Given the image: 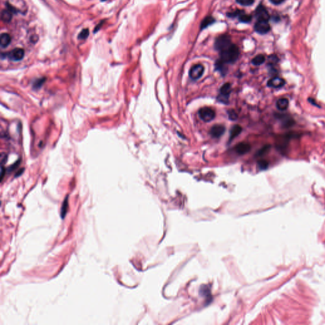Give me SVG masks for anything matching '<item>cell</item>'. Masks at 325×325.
I'll return each mask as SVG.
<instances>
[{
    "mask_svg": "<svg viewBox=\"0 0 325 325\" xmlns=\"http://www.w3.org/2000/svg\"><path fill=\"white\" fill-rule=\"evenodd\" d=\"M38 40V36L37 35H32V36L30 38V41L31 42L33 43H36Z\"/></svg>",
    "mask_w": 325,
    "mask_h": 325,
    "instance_id": "obj_26",
    "label": "cell"
},
{
    "mask_svg": "<svg viewBox=\"0 0 325 325\" xmlns=\"http://www.w3.org/2000/svg\"><path fill=\"white\" fill-rule=\"evenodd\" d=\"M242 131V128L239 125H235L232 128L230 132V137L229 140H232L234 138L238 137Z\"/></svg>",
    "mask_w": 325,
    "mask_h": 325,
    "instance_id": "obj_14",
    "label": "cell"
},
{
    "mask_svg": "<svg viewBox=\"0 0 325 325\" xmlns=\"http://www.w3.org/2000/svg\"><path fill=\"white\" fill-rule=\"evenodd\" d=\"M2 20L5 22H10L12 19V12L9 10H3L1 14Z\"/></svg>",
    "mask_w": 325,
    "mask_h": 325,
    "instance_id": "obj_15",
    "label": "cell"
},
{
    "mask_svg": "<svg viewBox=\"0 0 325 325\" xmlns=\"http://www.w3.org/2000/svg\"><path fill=\"white\" fill-rule=\"evenodd\" d=\"M228 116L231 120L234 121L238 118V115L234 110H230L228 111Z\"/></svg>",
    "mask_w": 325,
    "mask_h": 325,
    "instance_id": "obj_24",
    "label": "cell"
},
{
    "mask_svg": "<svg viewBox=\"0 0 325 325\" xmlns=\"http://www.w3.org/2000/svg\"><path fill=\"white\" fill-rule=\"evenodd\" d=\"M214 22H215V19L212 17H210V16L206 17L205 19H204V20L202 21V23L201 24V28L202 29H203L207 28V27L209 25L212 24Z\"/></svg>",
    "mask_w": 325,
    "mask_h": 325,
    "instance_id": "obj_16",
    "label": "cell"
},
{
    "mask_svg": "<svg viewBox=\"0 0 325 325\" xmlns=\"http://www.w3.org/2000/svg\"><path fill=\"white\" fill-rule=\"evenodd\" d=\"M224 64H225V63L220 60H219L217 62H216V64L215 65L216 66V69H217V70H219V71H220V72L222 74L225 73V67H224Z\"/></svg>",
    "mask_w": 325,
    "mask_h": 325,
    "instance_id": "obj_21",
    "label": "cell"
},
{
    "mask_svg": "<svg viewBox=\"0 0 325 325\" xmlns=\"http://www.w3.org/2000/svg\"><path fill=\"white\" fill-rule=\"evenodd\" d=\"M251 146L249 143L247 142H241L239 143L235 147V150L238 154L240 155H243L247 154L250 151Z\"/></svg>",
    "mask_w": 325,
    "mask_h": 325,
    "instance_id": "obj_11",
    "label": "cell"
},
{
    "mask_svg": "<svg viewBox=\"0 0 325 325\" xmlns=\"http://www.w3.org/2000/svg\"><path fill=\"white\" fill-rule=\"evenodd\" d=\"M205 68L201 64H196L193 66L189 71V76L193 79L200 78L204 73Z\"/></svg>",
    "mask_w": 325,
    "mask_h": 325,
    "instance_id": "obj_4",
    "label": "cell"
},
{
    "mask_svg": "<svg viewBox=\"0 0 325 325\" xmlns=\"http://www.w3.org/2000/svg\"><path fill=\"white\" fill-rule=\"evenodd\" d=\"M236 2L243 6H250L254 3V0H236Z\"/></svg>",
    "mask_w": 325,
    "mask_h": 325,
    "instance_id": "obj_23",
    "label": "cell"
},
{
    "mask_svg": "<svg viewBox=\"0 0 325 325\" xmlns=\"http://www.w3.org/2000/svg\"><path fill=\"white\" fill-rule=\"evenodd\" d=\"M255 15L258 21H267L269 19V15L266 9L262 5H259L256 9Z\"/></svg>",
    "mask_w": 325,
    "mask_h": 325,
    "instance_id": "obj_7",
    "label": "cell"
},
{
    "mask_svg": "<svg viewBox=\"0 0 325 325\" xmlns=\"http://www.w3.org/2000/svg\"><path fill=\"white\" fill-rule=\"evenodd\" d=\"M101 1H105V0H101Z\"/></svg>",
    "mask_w": 325,
    "mask_h": 325,
    "instance_id": "obj_30",
    "label": "cell"
},
{
    "mask_svg": "<svg viewBox=\"0 0 325 325\" xmlns=\"http://www.w3.org/2000/svg\"><path fill=\"white\" fill-rule=\"evenodd\" d=\"M231 43V39L228 35H220L215 41V48L216 50L222 52L229 48Z\"/></svg>",
    "mask_w": 325,
    "mask_h": 325,
    "instance_id": "obj_2",
    "label": "cell"
},
{
    "mask_svg": "<svg viewBox=\"0 0 325 325\" xmlns=\"http://www.w3.org/2000/svg\"><path fill=\"white\" fill-rule=\"evenodd\" d=\"M255 30L261 34H266L270 30V25L267 21H258L255 25Z\"/></svg>",
    "mask_w": 325,
    "mask_h": 325,
    "instance_id": "obj_5",
    "label": "cell"
},
{
    "mask_svg": "<svg viewBox=\"0 0 325 325\" xmlns=\"http://www.w3.org/2000/svg\"><path fill=\"white\" fill-rule=\"evenodd\" d=\"M198 114H199L200 118L205 122L212 121L215 117V111L208 107L201 108L200 111H198Z\"/></svg>",
    "mask_w": 325,
    "mask_h": 325,
    "instance_id": "obj_3",
    "label": "cell"
},
{
    "mask_svg": "<svg viewBox=\"0 0 325 325\" xmlns=\"http://www.w3.org/2000/svg\"><path fill=\"white\" fill-rule=\"evenodd\" d=\"M68 197H66L64 201L63 202L62 206L61 207V211H60V215L62 219H64L65 216L67 213V210H68Z\"/></svg>",
    "mask_w": 325,
    "mask_h": 325,
    "instance_id": "obj_18",
    "label": "cell"
},
{
    "mask_svg": "<svg viewBox=\"0 0 325 325\" xmlns=\"http://www.w3.org/2000/svg\"><path fill=\"white\" fill-rule=\"evenodd\" d=\"M231 92V85L230 83H225L220 89V97L222 102H226Z\"/></svg>",
    "mask_w": 325,
    "mask_h": 325,
    "instance_id": "obj_6",
    "label": "cell"
},
{
    "mask_svg": "<svg viewBox=\"0 0 325 325\" xmlns=\"http://www.w3.org/2000/svg\"><path fill=\"white\" fill-rule=\"evenodd\" d=\"M265 62V57L263 55H258L253 59L251 62L255 66H260Z\"/></svg>",
    "mask_w": 325,
    "mask_h": 325,
    "instance_id": "obj_17",
    "label": "cell"
},
{
    "mask_svg": "<svg viewBox=\"0 0 325 325\" xmlns=\"http://www.w3.org/2000/svg\"><path fill=\"white\" fill-rule=\"evenodd\" d=\"M225 131V126L222 124H216L213 126L210 130V135L214 138H219L224 133Z\"/></svg>",
    "mask_w": 325,
    "mask_h": 325,
    "instance_id": "obj_10",
    "label": "cell"
},
{
    "mask_svg": "<svg viewBox=\"0 0 325 325\" xmlns=\"http://www.w3.org/2000/svg\"><path fill=\"white\" fill-rule=\"evenodd\" d=\"M269 150V146H265L262 149H260V151L258 152V155L260 156L262 155L264 153L266 152Z\"/></svg>",
    "mask_w": 325,
    "mask_h": 325,
    "instance_id": "obj_27",
    "label": "cell"
},
{
    "mask_svg": "<svg viewBox=\"0 0 325 325\" xmlns=\"http://www.w3.org/2000/svg\"><path fill=\"white\" fill-rule=\"evenodd\" d=\"M11 60L14 61L21 60L24 57V50L21 48L13 49L8 55Z\"/></svg>",
    "mask_w": 325,
    "mask_h": 325,
    "instance_id": "obj_9",
    "label": "cell"
},
{
    "mask_svg": "<svg viewBox=\"0 0 325 325\" xmlns=\"http://www.w3.org/2000/svg\"><path fill=\"white\" fill-rule=\"evenodd\" d=\"M251 19V17L249 15H247L244 13L243 12H241V13L239 15V21L241 22H249Z\"/></svg>",
    "mask_w": 325,
    "mask_h": 325,
    "instance_id": "obj_19",
    "label": "cell"
},
{
    "mask_svg": "<svg viewBox=\"0 0 325 325\" xmlns=\"http://www.w3.org/2000/svg\"><path fill=\"white\" fill-rule=\"evenodd\" d=\"M11 43V37L8 33H3L0 37V45L2 48L7 47Z\"/></svg>",
    "mask_w": 325,
    "mask_h": 325,
    "instance_id": "obj_12",
    "label": "cell"
},
{
    "mask_svg": "<svg viewBox=\"0 0 325 325\" xmlns=\"http://www.w3.org/2000/svg\"><path fill=\"white\" fill-rule=\"evenodd\" d=\"M258 165L261 170H265L268 167V162L265 160H260L258 161Z\"/></svg>",
    "mask_w": 325,
    "mask_h": 325,
    "instance_id": "obj_25",
    "label": "cell"
},
{
    "mask_svg": "<svg viewBox=\"0 0 325 325\" xmlns=\"http://www.w3.org/2000/svg\"><path fill=\"white\" fill-rule=\"evenodd\" d=\"M44 81H45V78H40L37 80H36L35 82L33 83V88L36 89L40 88L43 85Z\"/></svg>",
    "mask_w": 325,
    "mask_h": 325,
    "instance_id": "obj_22",
    "label": "cell"
},
{
    "mask_svg": "<svg viewBox=\"0 0 325 325\" xmlns=\"http://www.w3.org/2000/svg\"><path fill=\"white\" fill-rule=\"evenodd\" d=\"M239 55L238 47L232 44L229 48L220 52V60L224 63H233L237 60Z\"/></svg>",
    "mask_w": 325,
    "mask_h": 325,
    "instance_id": "obj_1",
    "label": "cell"
},
{
    "mask_svg": "<svg viewBox=\"0 0 325 325\" xmlns=\"http://www.w3.org/2000/svg\"><path fill=\"white\" fill-rule=\"evenodd\" d=\"M289 101L286 98H281L276 102V107L279 110L285 111L288 107Z\"/></svg>",
    "mask_w": 325,
    "mask_h": 325,
    "instance_id": "obj_13",
    "label": "cell"
},
{
    "mask_svg": "<svg viewBox=\"0 0 325 325\" xmlns=\"http://www.w3.org/2000/svg\"><path fill=\"white\" fill-rule=\"evenodd\" d=\"M89 29H84L81 31L79 34H78V39L81 40H86L89 36Z\"/></svg>",
    "mask_w": 325,
    "mask_h": 325,
    "instance_id": "obj_20",
    "label": "cell"
},
{
    "mask_svg": "<svg viewBox=\"0 0 325 325\" xmlns=\"http://www.w3.org/2000/svg\"><path fill=\"white\" fill-rule=\"evenodd\" d=\"M284 0H270V2L274 5H279L281 4Z\"/></svg>",
    "mask_w": 325,
    "mask_h": 325,
    "instance_id": "obj_28",
    "label": "cell"
},
{
    "mask_svg": "<svg viewBox=\"0 0 325 325\" xmlns=\"http://www.w3.org/2000/svg\"><path fill=\"white\" fill-rule=\"evenodd\" d=\"M285 81L280 77H274L269 79L267 82V85L273 88H280L285 86Z\"/></svg>",
    "mask_w": 325,
    "mask_h": 325,
    "instance_id": "obj_8",
    "label": "cell"
},
{
    "mask_svg": "<svg viewBox=\"0 0 325 325\" xmlns=\"http://www.w3.org/2000/svg\"><path fill=\"white\" fill-rule=\"evenodd\" d=\"M103 23H104V21H103V22H101L100 24H98V25L96 26V28H95V29H94V32H96L98 31V30H99V29H100V28H101V27H102Z\"/></svg>",
    "mask_w": 325,
    "mask_h": 325,
    "instance_id": "obj_29",
    "label": "cell"
}]
</instances>
